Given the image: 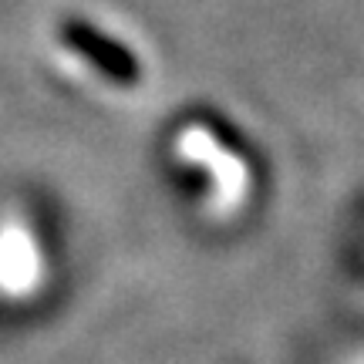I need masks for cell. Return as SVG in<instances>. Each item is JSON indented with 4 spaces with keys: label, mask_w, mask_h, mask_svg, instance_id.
Here are the masks:
<instances>
[{
    "label": "cell",
    "mask_w": 364,
    "mask_h": 364,
    "mask_svg": "<svg viewBox=\"0 0 364 364\" xmlns=\"http://www.w3.org/2000/svg\"><path fill=\"white\" fill-rule=\"evenodd\" d=\"M176 152L186 162H196L213 179V209L226 216L233 213L250 193V169L240 156H233L226 145L203 125H186L176 139Z\"/></svg>",
    "instance_id": "1"
}]
</instances>
